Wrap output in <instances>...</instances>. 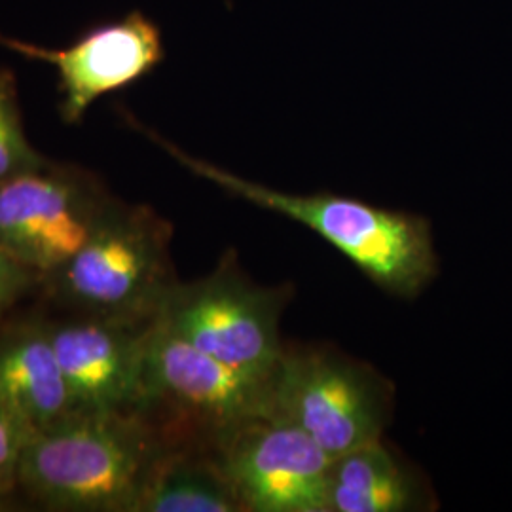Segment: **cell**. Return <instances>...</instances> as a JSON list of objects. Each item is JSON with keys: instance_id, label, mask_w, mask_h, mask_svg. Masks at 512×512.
<instances>
[{"instance_id": "obj_1", "label": "cell", "mask_w": 512, "mask_h": 512, "mask_svg": "<svg viewBox=\"0 0 512 512\" xmlns=\"http://www.w3.org/2000/svg\"><path fill=\"white\" fill-rule=\"evenodd\" d=\"M171 444L147 412H76L25 440L18 482L52 509L137 512Z\"/></svg>"}, {"instance_id": "obj_2", "label": "cell", "mask_w": 512, "mask_h": 512, "mask_svg": "<svg viewBox=\"0 0 512 512\" xmlns=\"http://www.w3.org/2000/svg\"><path fill=\"white\" fill-rule=\"evenodd\" d=\"M143 131L192 173L260 209L310 228L349 258L384 293L414 300L439 275L431 222L421 215L329 192L291 194L274 190L196 160L160 135Z\"/></svg>"}, {"instance_id": "obj_3", "label": "cell", "mask_w": 512, "mask_h": 512, "mask_svg": "<svg viewBox=\"0 0 512 512\" xmlns=\"http://www.w3.org/2000/svg\"><path fill=\"white\" fill-rule=\"evenodd\" d=\"M171 226L145 205L114 202L92 238L52 275L61 298L90 315L154 321L179 283Z\"/></svg>"}, {"instance_id": "obj_4", "label": "cell", "mask_w": 512, "mask_h": 512, "mask_svg": "<svg viewBox=\"0 0 512 512\" xmlns=\"http://www.w3.org/2000/svg\"><path fill=\"white\" fill-rule=\"evenodd\" d=\"M389 380L325 346H285L272 374V416L308 433L330 458L384 439L393 418Z\"/></svg>"}, {"instance_id": "obj_5", "label": "cell", "mask_w": 512, "mask_h": 512, "mask_svg": "<svg viewBox=\"0 0 512 512\" xmlns=\"http://www.w3.org/2000/svg\"><path fill=\"white\" fill-rule=\"evenodd\" d=\"M291 294L289 285H256L228 253L213 274L177 283L156 323L226 365L272 376L285 349L279 323Z\"/></svg>"}, {"instance_id": "obj_6", "label": "cell", "mask_w": 512, "mask_h": 512, "mask_svg": "<svg viewBox=\"0 0 512 512\" xmlns=\"http://www.w3.org/2000/svg\"><path fill=\"white\" fill-rule=\"evenodd\" d=\"M173 414L175 440L202 433L215 446L239 423L272 416V376L226 365L181 336L152 323L147 342V410Z\"/></svg>"}, {"instance_id": "obj_7", "label": "cell", "mask_w": 512, "mask_h": 512, "mask_svg": "<svg viewBox=\"0 0 512 512\" xmlns=\"http://www.w3.org/2000/svg\"><path fill=\"white\" fill-rule=\"evenodd\" d=\"M112 203L90 173L50 162L0 181V251L52 277L92 238Z\"/></svg>"}, {"instance_id": "obj_8", "label": "cell", "mask_w": 512, "mask_h": 512, "mask_svg": "<svg viewBox=\"0 0 512 512\" xmlns=\"http://www.w3.org/2000/svg\"><path fill=\"white\" fill-rule=\"evenodd\" d=\"M245 512H329L332 458L291 421L264 416L215 442Z\"/></svg>"}, {"instance_id": "obj_9", "label": "cell", "mask_w": 512, "mask_h": 512, "mask_svg": "<svg viewBox=\"0 0 512 512\" xmlns=\"http://www.w3.org/2000/svg\"><path fill=\"white\" fill-rule=\"evenodd\" d=\"M0 46L55 67L63 122L78 124L93 103L154 71L164 59L158 25L139 12L92 29L65 50L0 35Z\"/></svg>"}, {"instance_id": "obj_10", "label": "cell", "mask_w": 512, "mask_h": 512, "mask_svg": "<svg viewBox=\"0 0 512 512\" xmlns=\"http://www.w3.org/2000/svg\"><path fill=\"white\" fill-rule=\"evenodd\" d=\"M152 323L92 315L50 329L78 412L147 410V342Z\"/></svg>"}, {"instance_id": "obj_11", "label": "cell", "mask_w": 512, "mask_h": 512, "mask_svg": "<svg viewBox=\"0 0 512 512\" xmlns=\"http://www.w3.org/2000/svg\"><path fill=\"white\" fill-rule=\"evenodd\" d=\"M0 404L27 439L78 412L50 329L21 330L0 342Z\"/></svg>"}, {"instance_id": "obj_12", "label": "cell", "mask_w": 512, "mask_h": 512, "mask_svg": "<svg viewBox=\"0 0 512 512\" xmlns=\"http://www.w3.org/2000/svg\"><path fill=\"white\" fill-rule=\"evenodd\" d=\"M420 476L384 439L332 458L329 512H414L429 509Z\"/></svg>"}, {"instance_id": "obj_13", "label": "cell", "mask_w": 512, "mask_h": 512, "mask_svg": "<svg viewBox=\"0 0 512 512\" xmlns=\"http://www.w3.org/2000/svg\"><path fill=\"white\" fill-rule=\"evenodd\" d=\"M137 512H245L215 446L211 454L171 444L158 461Z\"/></svg>"}, {"instance_id": "obj_14", "label": "cell", "mask_w": 512, "mask_h": 512, "mask_svg": "<svg viewBox=\"0 0 512 512\" xmlns=\"http://www.w3.org/2000/svg\"><path fill=\"white\" fill-rule=\"evenodd\" d=\"M46 164L48 160L33 148L25 135L16 74L10 69H0V181Z\"/></svg>"}, {"instance_id": "obj_15", "label": "cell", "mask_w": 512, "mask_h": 512, "mask_svg": "<svg viewBox=\"0 0 512 512\" xmlns=\"http://www.w3.org/2000/svg\"><path fill=\"white\" fill-rule=\"evenodd\" d=\"M27 433L0 404V484L18 480V465Z\"/></svg>"}, {"instance_id": "obj_16", "label": "cell", "mask_w": 512, "mask_h": 512, "mask_svg": "<svg viewBox=\"0 0 512 512\" xmlns=\"http://www.w3.org/2000/svg\"><path fill=\"white\" fill-rule=\"evenodd\" d=\"M35 275L16 258L0 251V315L31 287Z\"/></svg>"}]
</instances>
